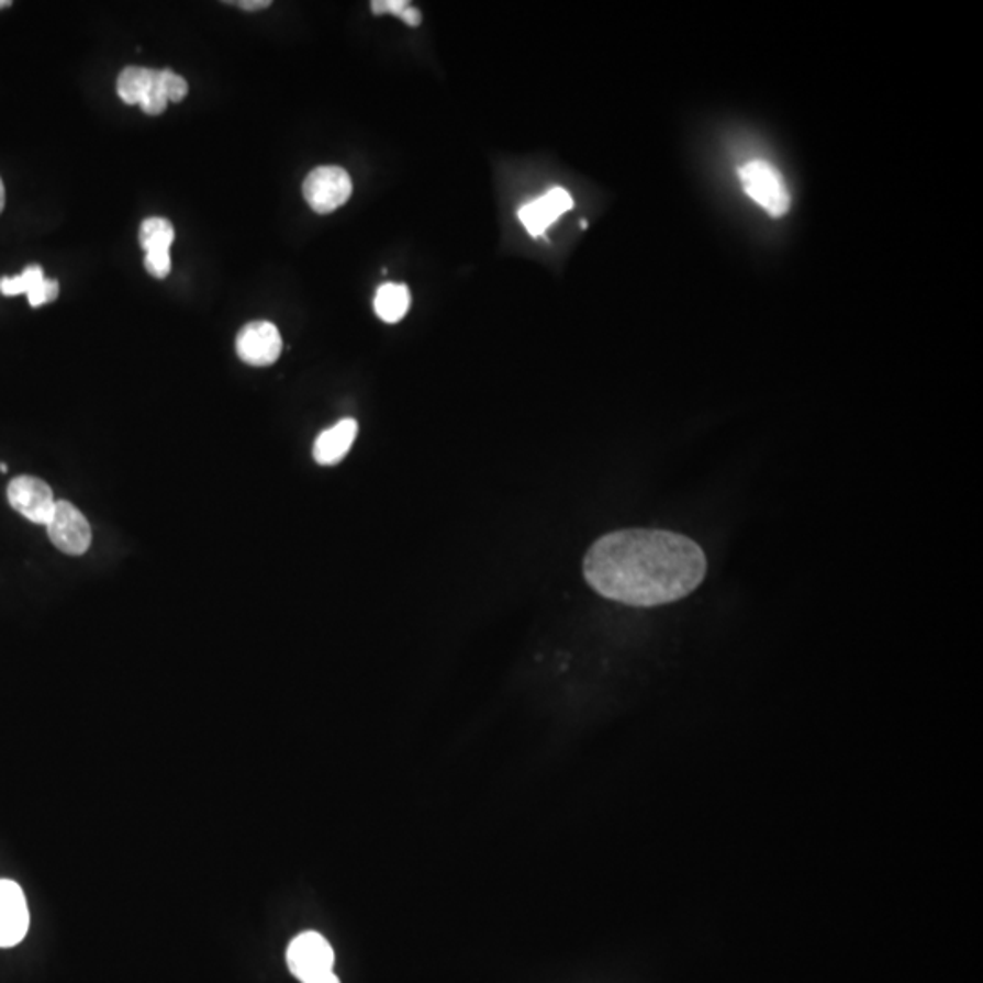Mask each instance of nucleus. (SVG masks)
Wrapping results in <instances>:
<instances>
[{
  "instance_id": "14",
  "label": "nucleus",
  "mask_w": 983,
  "mask_h": 983,
  "mask_svg": "<svg viewBox=\"0 0 983 983\" xmlns=\"http://www.w3.org/2000/svg\"><path fill=\"white\" fill-rule=\"evenodd\" d=\"M43 279L44 271L41 266H27L26 270L19 273V276L2 277L0 279V293L5 295V298H13V295H21V293H26L27 295V292Z\"/></svg>"
},
{
  "instance_id": "19",
  "label": "nucleus",
  "mask_w": 983,
  "mask_h": 983,
  "mask_svg": "<svg viewBox=\"0 0 983 983\" xmlns=\"http://www.w3.org/2000/svg\"><path fill=\"white\" fill-rule=\"evenodd\" d=\"M410 2L406 0H378V2H372V11L376 15H383V13H392V15L403 16L404 10L409 8Z\"/></svg>"
},
{
  "instance_id": "12",
  "label": "nucleus",
  "mask_w": 983,
  "mask_h": 983,
  "mask_svg": "<svg viewBox=\"0 0 983 983\" xmlns=\"http://www.w3.org/2000/svg\"><path fill=\"white\" fill-rule=\"evenodd\" d=\"M176 239V230L168 219L149 217L141 224L138 241L144 252L170 250L171 243Z\"/></svg>"
},
{
  "instance_id": "20",
  "label": "nucleus",
  "mask_w": 983,
  "mask_h": 983,
  "mask_svg": "<svg viewBox=\"0 0 983 983\" xmlns=\"http://www.w3.org/2000/svg\"><path fill=\"white\" fill-rule=\"evenodd\" d=\"M270 4V0H243V2H237V5H241L246 11L265 10Z\"/></svg>"
},
{
  "instance_id": "3",
  "label": "nucleus",
  "mask_w": 983,
  "mask_h": 983,
  "mask_svg": "<svg viewBox=\"0 0 983 983\" xmlns=\"http://www.w3.org/2000/svg\"><path fill=\"white\" fill-rule=\"evenodd\" d=\"M287 962L293 976L306 983L315 976L334 971V949L325 936L315 930H306L290 941Z\"/></svg>"
},
{
  "instance_id": "21",
  "label": "nucleus",
  "mask_w": 983,
  "mask_h": 983,
  "mask_svg": "<svg viewBox=\"0 0 983 983\" xmlns=\"http://www.w3.org/2000/svg\"><path fill=\"white\" fill-rule=\"evenodd\" d=\"M401 19H403V21L412 27L420 26L421 24V13L420 11L415 10V8H412V5H409V8L404 10L403 16H401Z\"/></svg>"
},
{
  "instance_id": "10",
  "label": "nucleus",
  "mask_w": 983,
  "mask_h": 983,
  "mask_svg": "<svg viewBox=\"0 0 983 983\" xmlns=\"http://www.w3.org/2000/svg\"><path fill=\"white\" fill-rule=\"evenodd\" d=\"M359 425L356 420H343L337 425L329 426L321 432L314 443V459L323 465H337L350 453L351 445L356 442Z\"/></svg>"
},
{
  "instance_id": "24",
  "label": "nucleus",
  "mask_w": 983,
  "mask_h": 983,
  "mask_svg": "<svg viewBox=\"0 0 983 983\" xmlns=\"http://www.w3.org/2000/svg\"><path fill=\"white\" fill-rule=\"evenodd\" d=\"M10 0H0V10H2V8H10Z\"/></svg>"
},
{
  "instance_id": "13",
  "label": "nucleus",
  "mask_w": 983,
  "mask_h": 983,
  "mask_svg": "<svg viewBox=\"0 0 983 983\" xmlns=\"http://www.w3.org/2000/svg\"><path fill=\"white\" fill-rule=\"evenodd\" d=\"M152 71L149 68H138V66H129L119 75L118 93L126 104H141L144 93L148 90L149 80H152Z\"/></svg>"
},
{
  "instance_id": "9",
  "label": "nucleus",
  "mask_w": 983,
  "mask_h": 983,
  "mask_svg": "<svg viewBox=\"0 0 983 983\" xmlns=\"http://www.w3.org/2000/svg\"><path fill=\"white\" fill-rule=\"evenodd\" d=\"M572 206H574V201L570 193L565 188L558 187L548 190L536 201L526 202L525 206L520 208L517 215L525 224L526 232L532 237H537V235L545 234L548 226L556 223Z\"/></svg>"
},
{
  "instance_id": "18",
  "label": "nucleus",
  "mask_w": 983,
  "mask_h": 983,
  "mask_svg": "<svg viewBox=\"0 0 983 983\" xmlns=\"http://www.w3.org/2000/svg\"><path fill=\"white\" fill-rule=\"evenodd\" d=\"M144 266H146L149 276L165 279L170 276L171 270L170 250L148 252L144 259Z\"/></svg>"
},
{
  "instance_id": "25",
  "label": "nucleus",
  "mask_w": 983,
  "mask_h": 983,
  "mask_svg": "<svg viewBox=\"0 0 983 983\" xmlns=\"http://www.w3.org/2000/svg\"><path fill=\"white\" fill-rule=\"evenodd\" d=\"M0 472H8V465H4V462H0Z\"/></svg>"
},
{
  "instance_id": "2",
  "label": "nucleus",
  "mask_w": 983,
  "mask_h": 983,
  "mask_svg": "<svg viewBox=\"0 0 983 983\" xmlns=\"http://www.w3.org/2000/svg\"><path fill=\"white\" fill-rule=\"evenodd\" d=\"M739 181L752 201L758 202L772 217H783L791 210V193L782 174L763 159H752L739 166Z\"/></svg>"
},
{
  "instance_id": "6",
  "label": "nucleus",
  "mask_w": 983,
  "mask_h": 983,
  "mask_svg": "<svg viewBox=\"0 0 983 983\" xmlns=\"http://www.w3.org/2000/svg\"><path fill=\"white\" fill-rule=\"evenodd\" d=\"M49 541L68 556H82L91 545V526L68 501H57L48 525Z\"/></svg>"
},
{
  "instance_id": "17",
  "label": "nucleus",
  "mask_w": 983,
  "mask_h": 983,
  "mask_svg": "<svg viewBox=\"0 0 983 983\" xmlns=\"http://www.w3.org/2000/svg\"><path fill=\"white\" fill-rule=\"evenodd\" d=\"M57 295H59V282L46 279V277L27 292V299H30L33 309L54 303Z\"/></svg>"
},
{
  "instance_id": "15",
  "label": "nucleus",
  "mask_w": 983,
  "mask_h": 983,
  "mask_svg": "<svg viewBox=\"0 0 983 983\" xmlns=\"http://www.w3.org/2000/svg\"><path fill=\"white\" fill-rule=\"evenodd\" d=\"M138 107L143 108V112L148 113V115H160L168 107L165 93L160 90L159 69L152 71L148 90L144 93L143 101H141Z\"/></svg>"
},
{
  "instance_id": "11",
  "label": "nucleus",
  "mask_w": 983,
  "mask_h": 983,
  "mask_svg": "<svg viewBox=\"0 0 983 983\" xmlns=\"http://www.w3.org/2000/svg\"><path fill=\"white\" fill-rule=\"evenodd\" d=\"M410 309V290L406 284L384 282L373 298V310L384 323H399Z\"/></svg>"
},
{
  "instance_id": "8",
  "label": "nucleus",
  "mask_w": 983,
  "mask_h": 983,
  "mask_svg": "<svg viewBox=\"0 0 983 983\" xmlns=\"http://www.w3.org/2000/svg\"><path fill=\"white\" fill-rule=\"evenodd\" d=\"M30 911L21 885L0 880V949L15 947L26 938Z\"/></svg>"
},
{
  "instance_id": "22",
  "label": "nucleus",
  "mask_w": 983,
  "mask_h": 983,
  "mask_svg": "<svg viewBox=\"0 0 983 983\" xmlns=\"http://www.w3.org/2000/svg\"><path fill=\"white\" fill-rule=\"evenodd\" d=\"M306 983H340L339 979L335 976L334 971L332 973L321 974V976H315V979L310 980Z\"/></svg>"
},
{
  "instance_id": "16",
  "label": "nucleus",
  "mask_w": 983,
  "mask_h": 983,
  "mask_svg": "<svg viewBox=\"0 0 983 983\" xmlns=\"http://www.w3.org/2000/svg\"><path fill=\"white\" fill-rule=\"evenodd\" d=\"M159 82L168 102H181L188 96L187 80L171 69H159Z\"/></svg>"
},
{
  "instance_id": "4",
  "label": "nucleus",
  "mask_w": 983,
  "mask_h": 983,
  "mask_svg": "<svg viewBox=\"0 0 983 983\" xmlns=\"http://www.w3.org/2000/svg\"><path fill=\"white\" fill-rule=\"evenodd\" d=\"M351 179L339 166H320L303 182V196L317 213H332L351 196Z\"/></svg>"
},
{
  "instance_id": "7",
  "label": "nucleus",
  "mask_w": 983,
  "mask_h": 983,
  "mask_svg": "<svg viewBox=\"0 0 983 983\" xmlns=\"http://www.w3.org/2000/svg\"><path fill=\"white\" fill-rule=\"evenodd\" d=\"M237 356L250 367H270L279 359L282 339L276 325L268 321H254L241 328L237 335Z\"/></svg>"
},
{
  "instance_id": "1",
  "label": "nucleus",
  "mask_w": 983,
  "mask_h": 983,
  "mask_svg": "<svg viewBox=\"0 0 983 983\" xmlns=\"http://www.w3.org/2000/svg\"><path fill=\"white\" fill-rule=\"evenodd\" d=\"M594 592L630 606H659L691 595L707 576V556L691 537L628 528L600 537L583 559Z\"/></svg>"
},
{
  "instance_id": "5",
  "label": "nucleus",
  "mask_w": 983,
  "mask_h": 983,
  "mask_svg": "<svg viewBox=\"0 0 983 983\" xmlns=\"http://www.w3.org/2000/svg\"><path fill=\"white\" fill-rule=\"evenodd\" d=\"M8 501L27 522L48 525L54 516L57 501L54 490L43 479L33 476H19L8 484Z\"/></svg>"
},
{
  "instance_id": "23",
  "label": "nucleus",
  "mask_w": 983,
  "mask_h": 983,
  "mask_svg": "<svg viewBox=\"0 0 983 983\" xmlns=\"http://www.w3.org/2000/svg\"><path fill=\"white\" fill-rule=\"evenodd\" d=\"M4 204H5L4 185H2V179H0V212H2V210H4Z\"/></svg>"
}]
</instances>
